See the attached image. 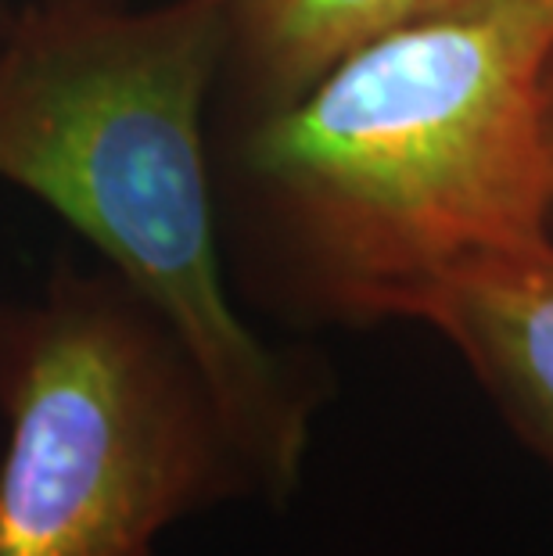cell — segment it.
Segmentation results:
<instances>
[{"label":"cell","mask_w":553,"mask_h":556,"mask_svg":"<svg viewBox=\"0 0 553 556\" xmlns=\"http://www.w3.org/2000/svg\"><path fill=\"white\" fill-rule=\"evenodd\" d=\"M553 0L420 15L244 137L280 294L321 324H420L453 280L553 248Z\"/></svg>","instance_id":"obj_1"},{"label":"cell","mask_w":553,"mask_h":556,"mask_svg":"<svg viewBox=\"0 0 553 556\" xmlns=\"http://www.w3.org/2000/svg\"><path fill=\"white\" fill-rule=\"evenodd\" d=\"M234 0H26L0 15V180L54 208L184 345L255 492L299 484L321 388L234 313L205 104Z\"/></svg>","instance_id":"obj_2"},{"label":"cell","mask_w":553,"mask_h":556,"mask_svg":"<svg viewBox=\"0 0 553 556\" xmlns=\"http://www.w3.org/2000/svg\"><path fill=\"white\" fill-rule=\"evenodd\" d=\"M0 556H151L255 492L184 345L120 277L62 269L0 313Z\"/></svg>","instance_id":"obj_3"},{"label":"cell","mask_w":553,"mask_h":556,"mask_svg":"<svg viewBox=\"0 0 553 556\" xmlns=\"http://www.w3.org/2000/svg\"><path fill=\"white\" fill-rule=\"evenodd\" d=\"M420 324L435 327L553 470V248L453 280Z\"/></svg>","instance_id":"obj_4"},{"label":"cell","mask_w":553,"mask_h":556,"mask_svg":"<svg viewBox=\"0 0 553 556\" xmlns=\"http://www.w3.org/2000/svg\"><path fill=\"white\" fill-rule=\"evenodd\" d=\"M425 0H234L227 68L263 115L352 47L414 18Z\"/></svg>","instance_id":"obj_5"},{"label":"cell","mask_w":553,"mask_h":556,"mask_svg":"<svg viewBox=\"0 0 553 556\" xmlns=\"http://www.w3.org/2000/svg\"><path fill=\"white\" fill-rule=\"evenodd\" d=\"M489 4H511V0H425L414 18H420V15H450V11H475V8H489Z\"/></svg>","instance_id":"obj_6"},{"label":"cell","mask_w":553,"mask_h":556,"mask_svg":"<svg viewBox=\"0 0 553 556\" xmlns=\"http://www.w3.org/2000/svg\"><path fill=\"white\" fill-rule=\"evenodd\" d=\"M543 119H546V140H550V155H553V47L543 68Z\"/></svg>","instance_id":"obj_7"}]
</instances>
